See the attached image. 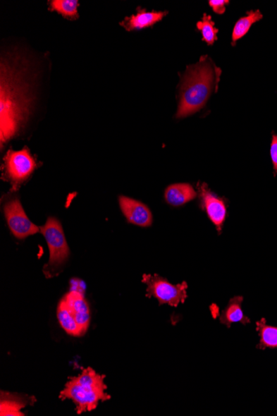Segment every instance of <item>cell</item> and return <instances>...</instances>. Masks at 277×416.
Segmentation results:
<instances>
[{
    "label": "cell",
    "instance_id": "2",
    "mask_svg": "<svg viewBox=\"0 0 277 416\" xmlns=\"http://www.w3.org/2000/svg\"><path fill=\"white\" fill-rule=\"evenodd\" d=\"M106 376L97 374L92 368L83 370L81 375L72 377L61 391V400H72L77 405V413L81 415L97 408L99 401L111 399L106 392Z\"/></svg>",
    "mask_w": 277,
    "mask_h": 416
},
{
    "label": "cell",
    "instance_id": "5",
    "mask_svg": "<svg viewBox=\"0 0 277 416\" xmlns=\"http://www.w3.org/2000/svg\"><path fill=\"white\" fill-rule=\"evenodd\" d=\"M142 281L147 285V297L156 298L159 305L176 307L184 303L187 297L186 282L173 285L158 274H144Z\"/></svg>",
    "mask_w": 277,
    "mask_h": 416
},
{
    "label": "cell",
    "instance_id": "13",
    "mask_svg": "<svg viewBox=\"0 0 277 416\" xmlns=\"http://www.w3.org/2000/svg\"><path fill=\"white\" fill-rule=\"evenodd\" d=\"M164 197L168 204L178 207L197 197L194 187L187 183L173 184L167 187Z\"/></svg>",
    "mask_w": 277,
    "mask_h": 416
},
{
    "label": "cell",
    "instance_id": "8",
    "mask_svg": "<svg viewBox=\"0 0 277 416\" xmlns=\"http://www.w3.org/2000/svg\"><path fill=\"white\" fill-rule=\"evenodd\" d=\"M198 189L201 208L208 214L210 221L221 233L227 216L226 203L223 199L213 193L206 184H199Z\"/></svg>",
    "mask_w": 277,
    "mask_h": 416
},
{
    "label": "cell",
    "instance_id": "11",
    "mask_svg": "<svg viewBox=\"0 0 277 416\" xmlns=\"http://www.w3.org/2000/svg\"><path fill=\"white\" fill-rule=\"evenodd\" d=\"M168 12H148L144 8H137V13L125 18L124 21L120 23L128 31L140 30L145 27H152L156 23L162 20Z\"/></svg>",
    "mask_w": 277,
    "mask_h": 416
},
{
    "label": "cell",
    "instance_id": "17",
    "mask_svg": "<svg viewBox=\"0 0 277 416\" xmlns=\"http://www.w3.org/2000/svg\"><path fill=\"white\" fill-rule=\"evenodd\" d=\"M262 17L261 12L257 11L248 12L247 16L241 18L234 26L233 32V44H234L238 40L245 36L249 30L251 29V27L254 25L255 23L261 20Z\"/></svg>",
    "mask_w": 277,
    "mask_h": 416
},
{
    "label": "cell",
    "instance_id": "12",
    "mask_svg": "<svg viewBox=\"0 0 277 416\" xmlns=\"http://www.w3.org/2000/svg\"><path fill=\"white\" fill-rule=\"evenodd\" d=\"M35 397L1 392V415L23 416L20 410L35 402Z\"/></svg>",
    "mask_w": 277,
    "mask_h": 416
},
{
    "label": "cell",
    "instance_id": "14",
    "mask_svg": "<svg viewBox=\"0 0 277 416\" xmlns=\"http://www.w3.org/2000/svg\"><path fill=\"white\" fill-rule=\"evenodd\" d=\"M242 297H235L229 301L228 306L225 307L219 317L221 324L227 326L228 329H230L232 324H237V322H240L243 325L250 322V319L244 315L242 312Z\"/></svg>",
    "mask_w": 277,
    "mask_h": 416
},
{
    "label": "cell",
    "instance_id": "3",
    "mask_svg": "<svg viewBox=\"0 0 277 416\" xmlns=\"http://www.w3.org/2000/svg\"><path fill=\"white\" fill-rule=\"evenodd\" d=\"M1 144L6 143L18 132L25 118L26 102L20 79L15 78L7 68L2 69L1 77Z\"/></svg>",
    "mask_w": 277,
    "mask_h": 416
},
{
    "label": "cell",
    "instance_id": "18",
    "mask_svg": "<svg viewBox=\"0 0 277 416\" xmlns=\"http://www.w3.org/2000/svg\"><path fill=\"white\" fill-rule=\"evenodd\" d=\"M78 7V0H53V1H49L51 11L57 12L69 20H76L79 17Z\"/></svg>",
    "mask_w": 277,
    "mask_h": 416
},
{
    "label": "cell",
    "instance_id": "4",
    "mask_svg": "<svg viewBox=\"0 0 277 416\" xmlns=\"http://www.w3.org/2000/svg\"><path fill=\"white\" fill-rule=\"evenodd\" d=\"M49 249V263L44 265L46 278H53L62 272L70 256V250L63 233L62 224L57 219L49 217L40 227Z\"/></svg>",
    "mask_w": 277,
    "mask_h": 416
},
{
    "label": "cell",
    "instance_id": "7",
    "mask_svg": "<svg viewBox=\"0 0 277 416\" xmlns=\"http://www.w3.org/2000/svg\"><path fill=\"white\" fill-rule=\"evenodd\" d=\"M4 212L9 230L18 240H23L40 232V227H37L27 216L18 197L8 199L4 203Z\"/></svg>",
    "mask_w": 277,
    "mask_h": 416
},
{
    "label": "cell",
    "instance_id": "10",
    "mask_svg": "<svg viewBox=\"0 0 277 416\" xmlns=\"http://www.w3.org/2000/svg\"><path fill=\"white\" fill-rule=\"evenodd\" d=\"M63 300L78 324L81 326L84 334L87 333L91 321V312L84 294L70 291L66 294Z\"/></svg>",
    "mask_w": 277,
    "mask_h": 416
},
{
    "label": "cell",
    "instance_id": "21",
    "mask_svg": "<svg viewBox=\"0 0 277 416\" xmlns=\"http://www.w3.org/2000/svg\"><path fill=\"white\" fill-rule=\"evenodd\" d=\"M70 283H71V291H76L82 294L85 293L86 284L82 280L73 279Z\"/></svg>",
    "mask_w": 277,
    "mask_h": 416
},
{
    "label": "cell",
    "instance_id": "19",
    "mask_svg": "<svg viewBox=\"0 0 277 416\" xmlns=\"http://www.w3.org/2000/svg\"><path fill=\"white\" fill-rule=\"evenodd\" d=\"M197 27L201 31L203 35V40L209 45H213L214 42L218 39L217 34L218 30L214 27V22L211 16L206 15L203 17V20L197 23Z\"/></svg>",
    "mask_w": 277,
    "mask_h": 416
},
{
    "label": "cell",
    "instance_id": "20",
    "mask_svg": "<svg viewBox=\"0 0 277 416\" xmlns=\"http://www.w3.org/2000/svg\"><path fill=\"white\" fill-rule=\"evenodd\" d=\"M229 4L228 0H212L209 1V6L213 8V11L218 15H223L226 11L225 6Z\"/></svg>",
    "mask_w": 277,
    "mask_h": 416
},
{
    "label": "cell",
    "instance_id": "16",
    "mask_svg": "<svg viewBox=\"0 0 277 416\" xmlns=\"http://www.w3.org/2000/svg\"><path fill=\"white\" fill-rule=\"evenodd\" d=\"M257 331L260 335V344L258 348H277V327L266 325V320L257 322Z\"/></svg>",
    "mask_w": 277,
    "mask_h": 416
},
{
    "label": "cell",
    "instance_id": "6",
    "mask_svg": "<svg viewBox=\"0 0 277 416\" xmlns=\"http://www.w3.org/2000/svg\"><path fill=\"white\" fill-rule=\"evenodd\" d=\"M37 167L35 158L27 147L21 151L9 149L4 157V176L16 190L32 174Z\"/></svg>",
    "mask_w": 277,
    "mask_h": 416
},
{
    "label": "cell",
    "instance_id": "1",
    "mask_svg": "<svg viewBox=\"0 0 277 416\" xmlns=\"http://www.w3.org/2000/svg\"><path fill=\"white\" fill-rule=\"evenodd\" d=\"M219 74L220 70L206 57L187 68L182 78L177 118H186L203 109L217 85Z\"/></svg>",
    "mask_w": 277,
    "mask_h": 416
},
{
    "label": "cell",
    "instance_id": "22",
    "mask_svg": "<svg viewBox=\"0 0 277 416\" xmlns=\"http://www.w3.org/2000/svg\"><path fill=\"white\" fill-rule=\"evenodd\" d=\"M271 157L272 163H273L274 170L277 174V135H274L272 137V142L271 146Z\"/></svg>",
    "mask_w": 277,
    "mask_h": 416
},
{
    "label": "cell",
    "instance_id": "9",
    "mask_svg": "<svg viewBox=\"0 0 277 416\" xmlns=\"http://www.w3.org/2000/svg\"><path fill=\"white\" fill-rule=\"evenodd\" d=\"M119 204L129 223L140 227L152 226L153 216L147 205L125 196H120Z\"/></svg>",
    "mask_w": 277,
    "mask_h": 416
},
{
    "label": "cell",
    "instance_id": "15",
    "mask_svg": "<svg viewBox=\"0 0 277 416\" xmlns=\"http://www.w3.org/2000/svg\"><path fill=\"white\" fill-rule=\"evenodd\" d=\"M58 319L61 326L70 336H83L84 331L78 324L76 320L69 312L67 305L64 301L61 300L58 307Z\"/></svg>",
    "mask_w": 277,
    "mask_h": 416
}]
</instances>
